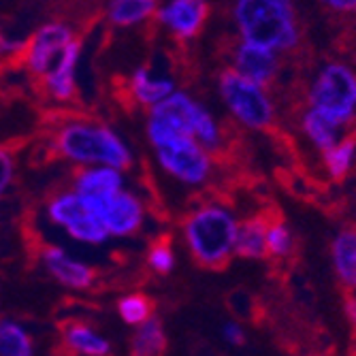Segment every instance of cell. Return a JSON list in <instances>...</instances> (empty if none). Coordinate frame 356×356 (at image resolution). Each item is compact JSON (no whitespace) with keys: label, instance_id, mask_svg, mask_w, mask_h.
<instances>
[{"label":"cell","instance_id":"obj_1","mask_svg":"<svg viewBox=\"0 0 356 356\" xmlns=\"http://www.w3.org/2000/svg\"><path fill=\"white\" fill-rule=\"evenodd\" d=\"M184 231L194 261L201 267L220 271L229 265L237 239V224L231 213L218 207H201L186 220Z\"/></svg>","mask_w":356,"mask_h":356},{"label":"cell","instance_id":"obj_2","mask_svg":"<svg viewBox=\"0 0 356 356\" xmlns=\"http://www.w3.org/2000/svg\"><path fill=\"white\" fill-rule=\"evenodd\" d=\"M62 158L81 165H109L111 169H133L128 147L105 124H71L54 135Z\"/></svg>","mask_w":356,"mask_h":356},{"label":"cell","instance_id":"obj_3","mask_svg":"<svg viewBox=\"0 0 356 356\" xmlns=\"http://www.w3.org/2000/svg\"><path fill=\"white\" fill-rule=\"evenodd\" d=\"M235 15L252 47L271 51L273 47H293L297 43L293 7L286 0H241Z\"/></svg>","mask_w":356,"mask_h":356},{"label":"cell","instance_id":"obj_4","mask_svg":"<svg viewBox=\"0 0 356 356\" xmlns=\"http://www.w3.org/2000/svg\"><path fill=\"white\" fill-rule=\"evenodd\" d=\"M312 103L314 111L335 126L350 120L356 107V77L341 64H331L312 90Z\"/></svg>","mask_w":356,"mask_h":356},{"label":"cell","instance_id":"obj_5","mask_svg":"<svg viewBox=\"0 0 356 356\" xmlns=\"http://www.w3.org/2000/svg\"><path fill=\"white\" fill-rule=\"evenodd\" d=\"M220 92L231 111L252 128H265L271 118L273 109L267 101V96L256 83L248 81L235 71H224L220 77Z\"/></svg>","mask_w":356,"mask_h":356},{"label":"cell","instance_id":"obj_6","mask_svg":"<svg viewBox=\"0 0 356 356\" xmlns=\"http://www.w3.org/2000/svg\"><path fill=\"white\" fill-rule=\"evenodd\" d=\"M49 220L62 229H67L69 235L83 243H103L107 239V231L83 201L73 192L60 194L54 201H49Z\"/></svg>","mask_w":356,"mask_h":356},{"label":"cell","instance_id":"obj_7","mask_svg":"<svg viewBox=\"0 0 356 356\" xmlns=\"http://www.w3.org/2000/svg\"><path fill=\"white\" fill-rule=\"evenodd\" d=\"M88 209L101 220L105 231L111 235L128 237L143 229V207L131 192H118Z\"/></svg>","mask_w":356,"mask_h":356},{"label":"cell","instance_id":"obj_8","mask_svg":"<svg viewBox=\"0 0 356 356\" xmlns=\"http://www.w3.org/2000/svg\"><path fill=\"white\" fill-rule=\"evenodd\" d=\"M160 165L186 184H203L209 173V158L192 139L158 149Z\"/></svg>","mask_w":356,"mask_h":356},{"label":"cell","instance_id":"obj_9","mask_svg":"<svg viewBox=\"0 0 356 356\" xmlns=\"http://www.w3.org/2000/svg\"><path fill=\"white\" fill-rule=\"evenodd\" d=\"M43 267L62 286L75 288V290H92L96 275H99V271L94 267L73 261V258L64 254L62 248H56L49 243L43 250Z\"/></svg>","mask_w":356,"mask_h":356},{"label":"cell","instance_id":"obj_10","mask_svg":"<svg viewBox=\"0 0 356 356\" xmlns=\"http://www.w3.org/2000/svg\"><path fill=\"white\" fill-rule=\"evenodd\" d=\"M209 13V5L201 0H175L165 9L156 11V17L160 24L169 26L179 41L192 39L203 28Z\"/></svg>","mask_w":356,"mask_h":356},{"label":"cell","instance_id":"obj_11","mask_svg":"<svg viewBox=\"0 0 356 356\" xmlns=\"http://www.w3.org/2000/svg\"><path fill=\"white\" fill-rule=\"evenodd\" d=\"M203 113H205V109L194 103L190 96H186L184 92H177V94H171L163 103H158L152 109L149 118L163 120V122L171 124L173 128H177L181 135L192 137L197 133V126H199V120Z\"/></svg>","mask_w":356,"mask_h":356},{"label":"cell","instance_id":"obj_12","mask_svg":"<svg viewBox=\"0 0 356 356\" xmlns=\"http://www.w3.org/2000/svg\"><path fill=\"white\" fill-rule=\"evenodd\" d=\"M122 177L115 169H83L77 167L75 190L86 207L101 203L113 194L122 192Z\"/></svg>","mask_w":356,"mask_h":356},{"label":"cell","instance_id":"obj_13","mask_svg":"<svg viewBox=\"0 0 356 356\" xmlns=\"http://www.w3.org/2000/svg\"><path fill=\"white\" fill-rule=\"evenodd\" d=\"M58 331V339L67 346L69 350H73L77 356L79 354H88V356H109V341L103 339L99 333H94L92 327L88 325H79V322H71V325H62L56 327Z\"/></svg>","mask_w":356,"mask_h":356},{"label":"cell","instance_id":"obj_14","mask_svg":"<svg viewBox=\"0 0 356 356\" xmlns=\"http://www.w3.org/2000/svg\"><path fill=\"white\" fill-rule=\"evenodd\" d=\"M235 67L241 77H245L252 83H265L273 77L275 71V58L267 49H258L252 45H241L235 54Z\"/></svg>","mask_w":356,"mask_h":356},{"label":"cell","instance_id":"obj_15","mask_svg":"<svg viewBox=\"0 0 356 356\" xmlns=\"http://www.w3.org/2000/svg\"><path fill=\"white\" fill-rule=\"evenodd\" d=\"M167 352V335L163 322L156 316L135 331L131 337V356H165Z\"/></svg>","mask_w":356,"mask_h":356},{"label":"cell","instance_id":"obj_16","mask_svg":"<svg viewBox=\"0 0 356 356\" xmlns=\"http://www.w3.org/2000/svg\"><path fill=\"white\" fill-rule=\"evenodd\" d=\"M267 250L265 218H250L237 226L235 252L243 258H263Z\"/></svg>","mask_w":356,"mask_h":356},{"label":"cell","instance_id":"obj_17","mask_svg":"<svg viewBox=\"0 0 356 356\" xmlns=\"http://www.w3.org/2000/svg\"><path fill=\"white\" fill-rule=\"evenodd\" d=\"M131 83H133V92H135L137 103L143 107H152V105L156 107L158 103H163L173 92V79L154 77L145 71V67H139L133 73Z\"/></svg>","mask_w":356,"mask_h":356},{"label":"cell","instance_id":"obj_18","mask_svg":"<svg viewBox=\"0 0 356 356\" xmlns=\"http://www.w3.org/2000/svg\"><path fill=\"white\" fill-rule=\"evenodd\" d=\"M32 339L26 329L9 318H0V356H32Z\"/></svg>","mask_w":356,"mask_h":356},{"label":"cell","instance_id":"obj_19","mask_svg":"<svg viewBox=\"0 0 356 356\" xmlns=\"http://www.w3.org/2000/svg\"><path fill=\"white\" fill-rule=\"evenodd\" d=\"M158 11V5L154 0H118L109 5V19L115 26H131L137 22L149 19Z\"/></svg>","mask_w":356,"mask_h":356},{"label":"cell","instance_id":"obj_20","mask_svg":"<svg viewBox=\"0 0 356 356\" xmlns=\"http://www.w3.org/2000/svg\"><path fill=\"white\" fill-rule=\"evenodd\" d=\"M333 261L339 277L348 286H356V233L346 231L333 243Z\"/></svg>","mask_w":356,"mask_h":356},{"label":"cell","instance_id":"obj_21","mask_svg":"<svg viewBox=\"0 0 356 356\" xmlns=\"http://www.w3.org/2000/svg\"><path fill=\"white\" fill-rule=\"evenodd\" d=\"M173 237L169 233H160L154 239H149V248H147V269L152 273L158 275H169L173 265H175V256H173V248H171Z\"/></svg>","mask_w":356,"mask_h":356},{"label":"cell","instance_id":"obj_22","mask_svg":"<svg viewBox=\"0 0 356 356\" xmlns=\"http://www.w3.org/2000/svg\"><path fill=\"white\" fill-rule=\"evenodd\" d=\"M118 312L126 325H143L149 318H154L156 312V301L143 293H133L126 295L124 299L118 301Z\"/></svg>","mask_w":356,"mask_h":356},{"label":"cell","instance_id":"obj_23","mask_svg":"<svg viewBox=\"0 0 356 356\" xmlns=\"http://www.w3.org/2000/svg\"><path fill=\"white\" fill-rule=\"evenodd\" d=\"M305 131L312 137V141L322 147L325 152H329L331 147H335V124L329 122L327 118H322L318 111H309L305 115Z\"/></svg>","mask_w":356,"mask_h":356},{"label":"cell","instance_id":"obj_24","mask_svg":"<svg viewBox=\"0 0 356 356\" xmlns=\"http://www.w3.org/2000/svg\"><path fill=\"white\" fill-rule=\"evenodd\" d=\"M352 156H354V141L352 139H348L341 145H335L329 152H325L327 167H329V171H331V175L335 179H341L348 173Z\"/></svg>","mask_w":356,"mask_h":356},{"label":"cell","instance_id":"obj_25","mask_svg":"<svg viewBox=\"0 0 356 356\" xmlns=\"http://www.w3.org/2000/svg\"><path fill=\"white\" fill-rule=\"evenodd\" d=\"M267 248L271 254L284 256L290 252V235L282 224H271L267 229Z\"/></svg>","mask_w":356,"mask_h":356},{"label":"cell","instance_id":"obj_26","mask_svg":"<svg viewBox=\"0 0 356 356\" xmlns=\"http://www.w3.org/2000/svg\"><path fill=\"white\" fill-rule=\"evenodd\" d=\"M13 175H15L13 154L3 143H0V197H5V194H7V188L13 181Z\"/></svg>","mask_w":356,"mask_h":356},{"label":"cell","instance_id":"obj_27","mask_svg":"<svg viewBox=\"0 0 356 356\" xmlns=\"http://www.w3.org/2000/svg\"><path fill=\"white\" fill-rule=\"evenodd\" d=\"M224 337H226V341L233 343V346H241L245 341V335H243L241 327L235 325V322H229V325H224Z\"/></svg>","mask_w":356,"mask_h":356},{"label":"cell","instance_id":"obj_28","mask_svg":"<svg viewBox=\"0 0 356 356\" xmlns=\"http://www.w3.org/2000/svg\"><path fill=\"white\" fill-rule=\"evenodd\" d=\"M329 5L335 9H356V0H333Z\"/></svg>","mask_w":356,"mask_h":356},{"label":"cell","instance_id":"obj_29","mask_svg":"<svg viewBox=\"0 0 356 356\" xmlns=\"http://www.w3.org/2000/svg\"><path fill=\"white\" fill-rule=\"evenodd\" d=\"M346 314H348V318L354 322L356 325V299H350L348 301V305H346Z\"/></svg>","mask_w":356,"mask_h":356}]
</instances>
